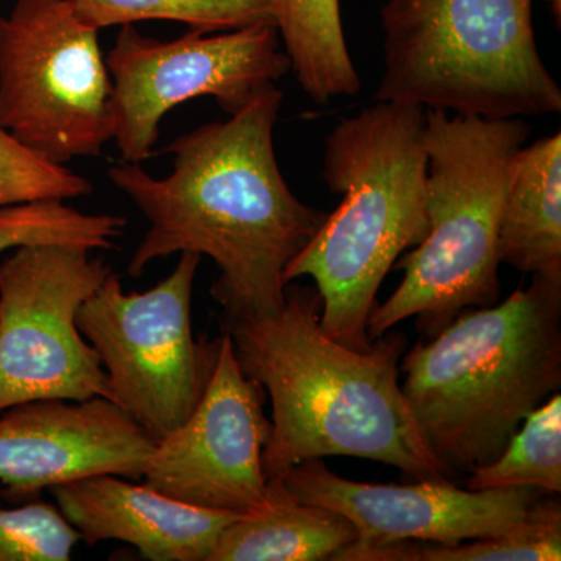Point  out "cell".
<instances>
[{
    "instance_id": "cell-1",
    "label": "cell",
    "mask_w": 561,
    "mask_h": 561,
    "mask_svg": "<svg viewBox=\"0 0 561 561\" xmlns=\"http://www.w3.org/2000/svg\"><path fill=\"white\" fill-rule=\"evenodd\" d=\"M280 105L283 92L271 84L230 119L172 140L165 179L133 162L110 169L111 183L150 224L128 275L139 278L150 262L191 251L219 267L210 295L224 321L283 308L284 272L328 214L298 201L279 171L273 133Z\"/></svg>"
},
{
    "instance_id": "cell-2",
    "label": "cell",
    "mask_w": 561,
    "mask_h": 561,
    "mask_svg": "<svg viewBox=\"0 0 561 561\" xmlns=\"http://www.w3.org/2000/svg\"><path fill=\"white\" fill-rule=\"evenodd\" d=\"M319 290L287 284L273 316L224 321L236 360L272 401L265 478L330 456L381 461L416 481L451 479L427 449L402 394L400 360L408 337L389 331L367 351L321 330Z\"/></svg>"
},
{
    "instance_id": "cell-3",
    "label": "cell",
    "mask_w": 561,
    "mask_h": 561,
    "mask_svg": "<svg viewBox=\"0 0 561 561\" xmlns=\"http://www.w3.org/2000/svg\"><path fill=\"white\" fill-rule=\"evenodd\" d=\"M402 394L448 474L501 456L561 387V283L531 276L501 305L463 311L402 362Z\"/></svg>"
},
{
    "instance_id": "cell-4",
    "label": "cell",
    "mask_w": 561,
    "mask_h": 561,
    "mask_svg": "<svg viewBox=\"0 0 561 561\" xmlns=\"http://www.w3.org/2000/svg\"><path fill=\"white\" fill-rule=\"evenodd\" d=\"M424 119L423 106L376 101L339 121L324 142L323 180L341 205L284 272L286 284L316 280L321 330L353 350L371 348L376 294L427 234Z\"/></svg>"
},
{
    "instance_id": "cell-5",
    "label": "cell",
    "mask_w": 561,
    "mask_h": 561,
    "mask_svg": "<svg viewBox=\"0 0 561 561\" xmlns=\"http://www.w3.org/2000/svg\"><path fill=\"white\" fill-rule=\"evenodd\" d=\"M531 128L523 119H483L426 110L424 241L397 261L398 289L368 317L370 341L409 319L434 337L472 306L500 300V228L508 173Z\"/></svg>"
},
{
    "instance_id": "cell-6",
    "label": "cell",
    "mask_w": 561,
    "mask_h": 561,
    "mask_svg": "<svg viewBox=\"0 0 561 561\" xmlns=\"http://www.w3.org/2000/svg\"><path fill=\"white\" fill-rule=\"evenodd\" d=\"M534 0H387L376 101L483 119L559 114L561 88L542 61Z\"/></svg>"
},
{
    "instance_id": "cell-7",
    "label": "cell",
    "mask_w": 561,
    "mask_h": 561,
    "mask_svg": "<svg viewBox=\"0 0 561 561\" xmlns=\"http://www.w3.org/2000/svg\"><path fill=\"white\" fill-rule=\"evenodd\" d=\"M201 262V254L184 251L168 278L131 294L113 272L77 316L108 378L110 400L154 442L194 412L219 359L221 337L195 339L192 330Z\"/></svg>"
},
{
    "instance_id": "cell-8",
    "label": "cell",
    "mask_w": 561,
    "mask_h": 561,
    "mask_svg": "<svg viewBox=\"0 0 561 561\" xmlns=\"http://www.w3.org/2000/svg\"><path fill=\"white\" fill-rule=\"evenodd\" d=\"M99 31L68 0H16L0 14V125L44 160L99 157L113 140Z\"/></svg>"
},
{
    "instance_id": "cell-9",
    "label": "cell",
    "mask_w": 561,
    "mask_h": 561,
    "mask_svg": "<svg viewBox=\"0 0 561 561\" xmlns=\"http://www.w3.org/2000/svg\"><path fill=\"white\" fill-rule=\"evenodd\" d=\"M58 243L18 247L0 262V412L32 400H110L77 316L113 267ZM111 401V400H110Z\"/></svg>"
},
{
    "instance_id": "cell-10",
    "label": "cell",
    "mask_w": 561,
    "mask_h": 561,
    "mask_svg": "<svg viewBox=\"0 0 561 561\" xmlns=\"http://www.w3.org/2000/svg\"><path fill=\"white\" fill-rule=\"evenodd\" d=\"M113 140L125 162L154 154L162 117L197 98H213L228 116L290 72L275 24L238 31L149 38L122 25L108 57Z\"/></svg>"
},
{
    "instance_id": "cell-11",
    "label": "cell",
    "mask_w": 561,
    "mask_h": 561,
    "mask_svg": "<svg viewBox=\"0 0 561 561\" xmlns=\"http://www.w3.org/2000/svg\"><path fill=\"white\" fill-rule=\"evenodd\" d=\"M265 398L261 383L243 375L224 332L202 401L175 431L154 443L140 481L194 507L238 515L256 511L267 500L262 454L271 440L272 420L264 412Z\"/></svg>"
},
{
    "instance_id": "cell-12",
    "label": "cell",
    "mask_w": 561,
    "mask_h": 561,
    "mask_svg": "<svg viewBox=\"0 0 561 561\" xmlns=\"http://www.w3.org/2000/svg\"><path fill=\"white\" fill-rule=\"evenodd\" d=\"M294 496L345 516L357 531L354 548L402 541L453 546L504 534L526 519L545 491L535 486L459 489L449 479L412 485L350 481L321 459L305 460L280 476Z\"/></svg>"
},
{
    "instance_id": "cell-13",
    "label": "cell",
    "mask_w": 561,
    "mask_h": 561,
    "mask_svg": "<svg viewBox=\"0 0 561 561\" xmlns=\"http://www.w3.org/2000/svg\"><path fill=\"white\" fill-rule=\"evenodd\" d=\"M154 443L106 398L20 402L0 412V483L25 501L87 476L140 481Z\"/></svg>"
},
{
    "instance_id": "cell-14",
    "label": "cell",
    "mask_w": 561,
    "mask_h": 561,
    "mask_svg": "<svg viewBox=\"0 0 561 561\" xmlns=\"http://www.w3.org/2000/svg\"><path fill=\"white\" fill-rule=\"evenodd\" d=\"M50 491L80 541L127 542L150 561H208L239 516L184 504L116 474L87 476Z\"/></svg>"
},
{
    "instance_id": "cell-15",
    "label": "cell",
    "mask_w": 561,
    "mask_h": 561,
    "mask_svg": "<svg viewBox=\"0 0 561 561\" xmlns=\"http://www.w3.org/2000/svg\"><path fill=\"white\" fill-rule=\"evenodd\" d=\"M501 264L561 283V133L513 157L500 228Z\"/></svg>"
},
{
    "instance_id": "cell-16",
    "label": "cell",
    "mask_w": 561,
    "mask_h": 561,
    "mask_svg": "<svg viewBox=\"0 0 561 561\" xmlns=\"http://www.w3.org/2000/svg\"><path fill=\"white\" fill-rule=\"evenodd\" d=\"M356 540L345 516L298 500L273 478L264 504L225 527L208 561L331 560Z\"/></svg>"
},
{
    "instance_id": "cell-17",
    "label": "cell",
    "mask_w": 561,
    "mask_h": 561,
    "mask_svg": "<svg viewBox=\"0 0 561 561\" xmlns=\"http://www.w3.org/2000/svg\"><path fill=\"white\" fill-rule=\"evenodd\" d=\"M284 51L301 90L319 105L359 94L341 0H271Z\"/></svg>"
},
{
    "instance_id": "cell-18",
    "label": "cell",
    "mask_w": 561,
    "mask_h": 561,
    "mask_svg": "<svg viewBox=\"0 0 561 561\" xmlns=\"http://www.w3.org/2000/svg\"><path fill=\"white\" fill-rule=\"evenodd\" d=\"M545 494L531 505L526 519L513 529L471 542L443 546L402 541L379 548L341 549L332 561H559L561 504Z\"/></svg>"
},
{
    "instance_id": "cell-19",
    "label": "cell",
    "mask_w": 561,
    "mask_h": 561,
    "mask_svg": "<svg viewBox=\"0 0 561 561\" xmlns=\"http://www.w3.org/2000/svg\"><path fill=\"white\" fill-rule=\"evenodd\" d=\"M535 486L561 493V397L553 393L524 419L504 451L468 474V490Z\"/></svg>"
},
{
    "instance_id": "cell-20",
    "label": "cell",
    "mask_w": 561,
    "mask_h": 561,
    "mask_svg": "<svg viewBox=\"0 0 561 561\" xmlns=\"http://www.w3.org/2000/svg\"><path fill=\"white\" fill-rule=\"evenodd\" d=\"M81 21L94 27L139 21H175L192 32L238 31L275 24L271 0H68Z\"/></svg>"
},
{
    "instance_id": "cell-21",
    "label": "cell",
    "mask_w": 561,
    "mask_h": 561,
    "mask_svg": "<svg viewBox=\"0 0 561 561\" xmlns=\"http://www.w3.org/2000/svg\"><path fill=\"white\" fill-rule=\"evenodd\" d=\"M125 227V217L81 213L62 201L21 203L0 208V254L36 243L108 250Z\"/></svg>"
},
{
    "instance_id": "cell-22",
    "label": "cell",
    "mask_w": 561,
    "mask_h": 561,
    "mask_svg": "<svg viewBox=\"0 0 561 561\" xmlns=\"http://www.w3.org/2000/svg\"><path fill=\"white\" fill-rule=\"evenodd\" d=\"M92 192L84 176L25 147L0 125V208L41 201H72Z\"/></svg>"
},
{
    "instance_id": "cell-23",
    "label": "cell",
    "mask_w": 561,
    "mask_h": 561,
    "mask_svg": "<svg viewBox=\"0 0 561 561\" xmlns=\"http://www.w3.org/2000/svg\"><path fill=\"white\" fill-rule=\"evenodd\" d=\"M80 537L49 502H0V561H69Z\"/></svg>"
},
{
    "instance_id": "cell-24",
    "label": "cell",
    "mask_w": 561,
    "mask_h": 561,
    "mask_svg": "<svg viewBox=\"0 0 561 561\" xmlns=\"http://www.w3.org/2000/svg\"><path fill=\"white\" fill-rule=\"evenodd\" d=\"M549 5H551L552 14L557 18V22H559L560 27V20H561V0H548Z\"/></svg>"
}]
</instances>
